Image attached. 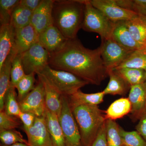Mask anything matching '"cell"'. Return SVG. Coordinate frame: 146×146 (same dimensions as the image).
Here are the masks:
<instances>
[{
    "label": "cell",
    "instance_id": "6da1fadb",
    "mask_svg": "<svg viewBox=\"0 0 146 146\" xmlns=\"http://www.w3.org/2000/svg\"><path fill=\"white\" fill-rule=\"evenodd\" d=\"M49 65L72 73L95 85H100L108 76L100 47L95 50L87 48L77 38L68 39L62 48L50 54Z\"/></svg>",
    "mask_w": 146,
    "mask_h": 146
},
{
    "label": "cell",
    "instance_id": "7a4b0ae2",
    "mask_svg": "<svg viewBox=\"0 0 146 146\" xmlns=\"http://www.w3.org/2000/svg\"><path fill=\"white\" fill-rule=\"evenodd\" d=\"M85 0H57L53 5V25L65 38H76L82 28L84 18Z\"/></svg>",
    "mask_w": 146,
    "mask_h": 146
},
{
    "label": "cell",
    "instance_id": "3957f363",
    "mask_svg": "<svg viewBox=\"0 0 146 146\" xmlns=\"http://www.w3.org/2000/svg\"><path fill=\"white\" fill-rule=\"evenodd\" d=\"M84 146H91L106 121L105 111L98 105H81L72 108Z\"/></svg>",
    "mask_w": 146,
    "mask_h": 146
},
{
    "label": "cell",
    "instance_id": "277c9868",
    "mask_svg": "<svg viewBox=\"0 0 146 146\" xmlns=\"http://www.w3.org/2000/svg\"><path fill=\"white\" fill-rule=\"evenodd\" d=\"M61 96L70 97L89 82L72 73L56 70L47 65L36 73Z\"/></svg>",
    "mask_w": 146,
    "mask_h": 146
},
{
    "label": "cell",
    "instance_id": "5b68a950",
    "mask_svg": "<svg viewBox=\"0 0 146 146\" xmlns=\"http://www.w3.org/2000/svg\"><path fill=\"white\" fill-rule=\"evenodd\" d=\"M84 18L82 29L85 31L99 35L102 40L112 37L115 23L109 20L100 11L94 7L89 0H85Z\"/></svg>",
    "mask_w": 146,
    "mask_h": 146
},
{
    "label": "cell",
    "instance_id": "8992f818",
    "mask_svg": "<svg viewBox=\"0 0 146 146\" xmlns=\"http://www.w3.org/2000/svg\"><path fill=\"white\" fill-rule=\"evenodd\" d=\"M62 108L58 117L66 146H84L78 126L72 112L68 97L62 96Z\"/></svg>",
    "mask_w": 146,
    "mask_h": 146
},
{
    "label": "cell",
    "instance_id": "52a82bcc",
    "mask_svg": "<svg viewBox=\"0 0 146 146\" xmlns=\"http://www.w3.org/2000/svg\"><path fill=\"white\" fill-rule=\"evenodd\" d=\"M101 55L108 71L117 68L132 52L120 45L113 38L102 40Z\"/></svg>",
    "mask_w": 146,
    "mask_h": 146
},
{
    "label": "cell",
    "instance_id": "ba28073f",
    "mask_svg": "<svg viewBox=\"0 0 146 146\" xmlns=\"http://www.w3.org/2000/svg\"><path fill=\"white\" fill-rule=\"evenodd\" d=\"M20 55L26 74H36L49 65L50 53L38 42Z\"/></svg>",
    "mask_w": 146,
    "mask_h": 146
},
{
    "label": "cell",
    "instance_id": "9c48e42d",
    "mask_svg": "<svg viewBox=\"0 0 146 146\" xmlns=\"http://www.w3.org/2000/svg\"><path fill=\"white\" fill-rule=\"evenodd\" d=\"M19 104L22 112L32 113L36 117L45 116L46 108L44 88L40 79L38 78V82L34 89Z\"/></svg>",
    "mask_w": 146,
    "mask_h": 146
},
{
    "label": "cell",
    "instance_id": "30bf717a",
    "mask_svg": "<svg viewBox=\"0 0 146 146\" xmlns=\"http://www.w3.org/2000/svg\"><path fill=\"white\" fill-rule=\"evenodd\" d=\"M94 7L100 11L109 20L114 23L129 21L138 16L131 11L121 7L115 0H89Z\"/></svg>",
    "mask_w": 146,
    "mask_h": 146
},
{
    "label": "cell",
    "instance_id": "8fae6325",
    "mask_svg": "<svg viewBox=\"0 0 146 146\" xmlns=\"http://www.w3.org/2000/svg\"><path fill=\"white\" fill-rule=\"evenodd\" d=\"M38 36L31 24L22 28L14 29V41L10 53L12 58L22 54L38 42Z\"/></svg>",
    "mask_w": 146,
    "mask_h": 146
},
{
    "label": "cell",
    "instance_id": "7c38bea8",
    "mask_svg": "<svg viewBox=\"0 0 146 146\" xmlns=\"http://www.w3.org/2000/svg\"><path fill=\"white\" fill-rule=\"evenodd\" d=\"M23 129L27 137L29 146H52L45 116L36 117L32 126Z\"/></svg>",
    "mask_w": 146,
    "mask_h": 146
},
{
    "label": "cell",
    "instance_id": "4fadbf2b",
    "mask_svg": "<svg viewBox=\"0 0 146 146\" xmlns=\"http://www.w3.org/2000/svg\"><path fill=\"white\" fill-rule=\"evenodd\" d=\"M128 99L131 105L129 117L133 122L145 114L146 104V86L145 83L131 86Z\"/></svg>",
    "mask_w": 146,
    "mask_h": 146
},
{
    "label": "cell",
    "instance_id": "5bb4252c",
    "mask_svg": "<svg viewBox=\"0 0 146 146\" xmlns=\"http://www.w3.org/2000/svg\"><path fill=\"white\" fill-rule=\"evenodd\" d=\"M53 0H42L39 7L33 12L31 24L38 34L53 25Z\"/></svg>",
    "mask_w": 146,
    "mask_h": 146
},
{
    "label": "cell",
    "instance_id": "9a60e30c",
    "mask_svg": "<svg viewBox=\"0 0 146 146\" xmlns=\"http://www.w3.org/2000/svg\"><path fill=\"white\" fill-rule=\"evenodd\" d=\"M68 39L53 25L39 34L38 42L50 54L62 48Z\"/></svg>",
    "mask_w": 146,
    "mask_h": 146
},
{
    "label": "cell",
    "instance_id": "2e32d148",
    "mask_svg": "<svg viewBox=\"0 0 146 146\" xmlns=\"http://www.w3.org/2000/svg\"><path fill=\"white\" fill-rule=\"evenodd\" d=\"M112 38L121 46L131 51L146 48L133 39L129 31L125 21H120L115 23Z\"/></svg>",
    "mask_w": 146,
    "mask_h": 146
},
{
    "label": "cell",
    "instance_id": "e0dca14e",
    "mask_svg": "<svg viewBox=\"0 0 146 146\" xmlns=\"http://www.w3.org/2000/svg\"><path fill=\"white\" fill-rule=\"evenodd\" d=\"M14 28L11 25L0 27V68L10 54L14 41Z\"/></svg>",
    "mask_w": 146,
    "mask_h": 146
},
{
    "label": "cell",
    "instance_id": "ac0fdd59",
    "mask_svg": "<svg viewBox=\"0 0 146 146\" xmlns=\"http://www.w3.org/2000/svg\"><path fill=\"white\" fill-rule=\"evenodd\" d=\"M45 116L52 146H66L58 117L47 109Z\"/></svg>",
    "mask_w": 146,
    "mask_h": 146
},
{
    "label": "cell",
    "instance_id": "d6986e66",
    "mask_svg": "<svg viewBox=\"0 0 146 146\" xmlns=\"http://www.w3.org/2000/svg\"><path fill=\"white\" fill-rule=\"evenodd\" d=\"M44 84L46 108L48 110L59 117L62 108L61 96L44 79L38 76Z\"/></svg>",
    "mask_w": 146,
    "mask_h": 146
},
{
    "label": "cell",
    "instance_id": "ffe728a7",
    "mask_svg": "<svg viewBox=\"0 0 146 146\" xmlns=\"http://www.w3.org/2000/svg\"><path fill=\"white\" fill-rule=\"evenodd\" d=\"M129 33L133 39L146 48V18L138 15L135 18L125 21Z\"/></svg>",
    "mask_w": 146,
    "mask_h": 146
},
{
    "label": "cell",
    "instance_id": "44dd1931",
    "mask_svg": "<svg viewBox=\"0 0 146 146\" xmlns=\"http://www.w3.org/2000/svg\"><path fill=\"white\" fill-rule=\"evenodd\" d=\"M12 57L9 54L0 68V112L4 110L6 96L10 88Z\"/></svg>",
    "mask_w": 146,
    "mask_h": 146
},
{
    "label": "cell",
    "instance_id": "7402d4cb",
    "mask_svg": "<svg viewBox=\"0 0 146 146\" xmlns=\"http://www.w3.org/2000/svg\"><path fill=\"white\" fill-rule=\"evenodd\" d=\"M105 94L103 91L95 94H87L79 90L68 97L71 108L81 105H98L104 101Z\"/></svg>",
    "mask_w": 146,
    "mask_h": 146
},
{
    "label": "cell",
    "instance_id": "603a6c76",
    "mask_svg": "<svg viewBox=\"0 0 146 146\" xmlns=\"http://www.w3.org/2000/svg\"><path fill=\"white\" fill-rule=\"evenodd\" d=\"M109 82L103 92L105 95L125 96L130 90L131 86L114 70L108 72Z\"/></svg>",
    "mask_w": 146,
    "mask_h": 146
},
{
    "label": "cell",
    "instance_id": "cb8c5ba5",
    "mask_svg": "<svg viewBox=\"0 0 146 146\" xmlns=\"http://www.w3.org/2000/svg\"><path fill=\"white\" fill-rule=\"evenodd\" d=\"M131 105L128 98H121L112 102L105 111L106 120L115 121L130 113Z\"/></svg>",
    "mask_w": 146,
    "mask_h": 146
},
{
    "label": "cell",
    "instance_id": "d4e9b609",
    "mask_svg": "<svg viewBox=\"0 0 146 146\" xmlns=\"http://www.w3.org/2000/svg\"><path fill=\"white\" fill-rule=\"evenodd\" d=\"M113 70L131 86L145 82L146 71L145 70L127 68Z\"/></svg>",
    "mask_w": 146,
    "mask_h": 146
},
{
    "label": "cell",
    "instance_id": "484cf974",
    "mask_svg": "<svg viewBox=\"0 0 146 146\" xmlns=\"http://www.w3.org/2000/svg\"><path fill=\"white\" fill-rule=\"evenodd\" d=\"M131 68L146 70V48L132 52L116 69Z\"/></svg>",
    "mask_w": 146,
    "mask_h": 146
},
{
    "label": "cell",
    "instance_id": "4316f807",
    "mask_svg": "<svg viewBox=\"0 0 146 146\" xmlns=\"http://www.w3.org/2000/svg\"><path fill=\"white\" fill-rule=\"evenodd\" d=\"M33 12L19 4L14 9L11 16V25L14 29H20L31 24Z\"/></svg>",
    "mask_w": 146,
    "mask_h": 146
},
{
    "label": "cell",
    "instance_id": "83f0119b",
    "mask_svg": "<svg viewBox=\"0 0 146 146\" xmlns=\"http://www.w3.org/2000/svg\"><path fill=\"white\" fill-rule=\"evenodd\" d=\"M35 74L32 73L26 74L15 85V87L18 91L17 99L18 102L22 101L25 98L36 86Z\"/></svg>",
    "mask_w": 146,
    "mask_h": 146
},
{
    "label": "cell",
    "instance_id": "f1b7e54d",
    "mask_svg": "<svg viewBox=\"0 0 146 146\" xmlns=\"http://www.w3.org/2000/svg\"><path fill=\"white\" fill-rule=\"evenodd\" d=\"M120 126L115 121H106L107 146H122V141L120 134Z\"/></svg>",
    "mask_w": 146,
    "mask_h": 146
},
{
    "label": "cell",
    "instance_id": "f546056e",
    "mask_svg": "<svg viewBox=\"0 0 146 146\" xmlns=\"http://www.w3.org/2000/svg\"><path fill=\"white\" fill-rule=\"evenodd\" d=\"M16 89L11 84L6 96L4 110L7 115L18 117L21 110L16 96Z\"/></svg>",
    "mask_w": 146,
    "mask_h": 146
},
{
    "label": "cell",
    "instance_id": "4dcf8cb0",
    "mask_svg": "<svg viewBox=\"0 0 146 146\" xmlns=\"http://www.w3.org/2000/svg\"><path fill=\"white\" fill-rule=\"evenodd\" d=\"M18 0L0 1V23L2 25L10 24L11 16L15 7L19 4Z\"/></svg>",
    "mask_w": 146,
    "mask_h": 146
},
{
    "label": "cell",
    "instance_id": "1f68e13d",
    "mask_svg": "<svg viewBox=\"0 0 146 146\" xmlns=\"http://www.w3.org/2000/svg\"><path fill=\"white\" fill-rule=\"evenodd\" d=\"M123 8L133 11L146 18V0H115Z\"/></svg>",
    "mask_w": 146,
    "mask_h": 146
},
{
    "label": "cell",
    "instance_id": "d6a6232c",
    "mask_svg": "<svg viewBox=\"0 0 146 146\" xmlns=\"http://www.w3.org/2000/svg\"><path fill=\"white\" fill-rule=\"evenodd\" d=\"M120 134L123 145L129 146H146V142L138 131H128L120 127Z\"/></svg>",
    "mask_w": 146,
    "mask_h": 146
},
{
    "label": "cell",
    "instance_id": "836d02e7",
    "mask_svg": "<svg viewBox=\"0 0 146 146\" xmlns=\"http://www.w3.org/2000/svg\"><path fill=\"white\" fill-rule=\"evenodd\" d=\"M25 75L20 55H18L12 58L11 70V85L15 87L18 82L22 79Z\"/></svg>",
    "mask_w": 146,
    "mask_h": 146
},
{
    "label": "cell",
    "instance_id": "e575fe53",
    "mask_svg": "<svg viewBox=\"0 0 146 146\" xmlns=\"http://www.w3.org/2000/svg\"><path fill=\"white\" fill-rule=\"evenodd\" d=\"M0 140L1 144L5 145H10L17 143L29 145L28 141L24 139L20 132L15 129L0 131Z\"/></svg>",
    "mask_w": 146,
    "mask_h": 146
},
{
    "label": "cell",
    "instance_id": "d590c367",
    "mask_svg": "<svg viewBox=\"0 0 146 146\" xmlns=\"http://www.w3.org/2000/svg\"><path fill=\"white\" fill-rule=\"evenodd\" d=\"M20 125L15 117L7 115L4 110L0 112V131L15 129Z\"/></svg>",
    "mask_w": 146,
    "mask_h": 146
},
{
    "label": "cell",
    "instance_id": "8d00e7d4",
    "mask_svg": "<svg viewBox=\"0 0 146 146\" xmlns=\"http://www.w3.org/2000/svg\"><path fill=\"white\" fill-rule=\"evenodd\" d=\"M36 117V116L32 113L22 111L18 117L23 125V129H28L32 126Z\"/></svg>",
    "mask_w": 146,
    "mask_h": 146
},
{
    "label": "cell",
    "instance_id": "74e56055",
    "mask_svg": "<svg viewBox=\"0 0 146 146\" xmlns=\"http://www.w3.org/2000/svg\"><path fill=\"white\" fill-rule=\"evenodd\" d=\"M91 146H107L106 122L102 127L96 140Z\"/></svg>",
    "mask_w": 146,
    "mask_h": 146
},
{
    "label": "cell",
    "instance_id": "f35d334b",
    "mask_svg": "<svg viewBox=\"0 0 146 146\" xmlns=\"http://www.w3.org/2000/svg\"><path fill=\"white\" fill-rule=\"evenodd\" d=\"M136 129L146 142V114H144L139 120Z\"/></svg>",
    "mask_w": 146,
    "mask_h": 146
},
{
    "label": "cell",
    "instance_id": "ab89813d",
    "mask_svg": "<svg viewBox=\"0 0 146 146\" xmlns=\"http://www.w3.org/2000/svg\"><path fill=\"white\" fill-rule=\"evenodd\" d=\"M42 1V0H21L20 4L33 12L39 7Z\"/></svg>",
    "mask_w": 146,
    "mask_h": 146
},
{
    "label": "cell",
    "instance_id": "60d3db41",
    "mask_svg": "<svg viewBox=\"0 0 146 146\" xmlns=\"http://www.w3.org/2000/svg\"><path fill=\"white\" fill-rule=\"evenodd\" d=\"M1 146H29V145L23 143H17L13 144V145H5L1 144Z\"/></svg>",
    "mask_w": 146,
    "mask_h": 146
},
{
    "label": "cell",
    "instance_id": "b9f144b4",
    "mask_svg": "<svg viewBox=\"0 0 146 146\" xmlns=\"http://www.w3.org/2000/svg\"><path fill=\"white\" fill-rule=\"evenodd\" d=\"M145 114H146V106H145Z\"/></svg>",
    "mask_w": 146,
    "mask_h": 146
},
{
    "label": "cell",
    "instance_id": "7bdbcfd3",
    "mask_svg": "<svg viewBox=\"0 0 146 146\" xmlns=\"http://www.w3.org/2000/svg\"><path fill=\"white\" fill-rule=\"evenodd\" d=\"M146 80H145V84L146 86Z\"/></svg>",
    "mask_w": 146,
    "mask_h": 146
},
{
    "label": "cell",
    "instance_id": "ee69618b",
    "mask_svg": "<svg viewBox=\"0 0 146 146\" xmlns=\"http://www.w3.org/2000/svg\"><path fill=\"white\" fill-rule=\"evenodd\" d=\"M122 146H129L126 145H123Z\"/></svg>",
    "mask_w": 146,
    "mask_h": 146
}]
</instances>
